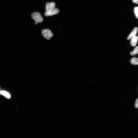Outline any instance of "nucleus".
<instances>
[{"label":"nucleus","mask_w":138,"mask_h":138,"mask_svg":"<svg viewBox=\"0 0 138 138\" xmlns=\"http://www.w3.org/2000/svg\"><path fill=\"white\" fill-rule=\"evenodd\" d=\"M138 54V46L135 48L134 50L131 51L130 53L132 56H134Z\"/></svg>","instance_id":"nucleus-9"},{"label":"nucleus","mask_w":138,"mask_h":138,"mask_svg":"<svg viewBox=\"0 0 138 138\" xmlns=\"http://www.w3.org/2000/svg\"><path fill=\"white\" fill-rule=\"evenodd\" d=\"M133 1L134 3L138 4V0H133Z\"/></svg>","instance_id":"nucleus-12"},{"label":"nucleus","mask_w":138,"mask_h":138,"mask_svg":"<svg viewBox=\"0 0 138 138\" xmlns=\"http://www.w3.org/2000/svg\"><path fill=\"white\" fill-rule=\"evenodd\" d=\"M59 12L58 9L55 8L52 10L46 11L45 13V15L46 16H52L58 14Z\"/></svg>","instance_id":"nucleus-3"},{"label":"nucleus","mask_w":138,"mask_h":138,"mask_svg":"<svg viewBox=\"0 0 138 138\" xmlns=\"http://www.w3.org/2000/svg\"><path fill=\"white\" fill-rule=\"evenodd\" d=\"M56 4L54 2H47L46 4V11L52 10L55 8Z\"/></svg>","instance_id":"nucleus-4"},{"label":"nucleus","mask_w":138,"mask_h":138,"mask_svg":"<svg viewBox=\"0 0 138 138\" xmlns=\"http://www.w3.org/2000/svg\"><path fill=\"white\" fill-rule=\"evenodd\" d=\"M138 29L137 27H136L133 29L131 34L129 35L127 38V40H130L135 37L136 36Z\"/></svg>","instance_id":"nucleus-5"},{"label":"nucleus","mask_w":138,"mask_h":138,"mask_svg":"<svg viewBox=\"0 0 138 138\" xmlns=\"http://www.w3.org/2000/svg\"><path fill=\"white\" fill-rule=\"evenodd\" d=\"M138 41V36H136L135 37L131 39L130 44L133 47H135L137 44Z\"/></svg>","instance_id":"nucleus-7"},{"label":"nucleus","mask_w":138,"mask_h":138,"mask_svg":"<svg viewBox=\"0 0 138 138\" xmlns=\"http://www.w3.org/2000/svg\"><path fill=\"white\" fill-rule=\"evenodd\" d=\"M32 18L35 21V25L39 23H42L43 21V18L41 14L39 12H35L31 14Z\"/></svg>","instance_id":"nucleus-1"},{"label":"nucleus","mask_w":138,"mask_h":138,"mask_svg":"<svg viewBox=\"0 0 138 138\" xmlns=\"http://www.w3.org/2000/svg\"><path fill=\"white\" fill-rule=\"evenodd\" d=\"M41 33L44 37L48 40H50L53 36L52 32L48 29L43 30Z\"/></svg>","instance_id":"nucleus-2"},{"label":"nucleus","mask_w":138,"mask_h":138,"mask_svg":"<svg viewBox=\"0 0 138 138\" xmlns=\"http://www.w3.org/2000/svg\"><path fill=\"white\" fill-rule=\"evenodd\" d=\"M131 63L133 65H138V58H133L131 60Z\"/></svg>","instance_id":"nucleus-8"},{"label":"nucleus","mask_w":138,"mask_h":138,"mask_svg":"<svg viewBox=\"0 0 138 138\" xmlns=\"http://www.w3.org/2000/svg\"><path fill=\"white\" fill-rule=\"evenodd\" d=\"M0 95H3L8 99L11 97V95L8 92L4 90H0Z\"/></svg>","instance_id":"nucleus-6"},{"label":"nucleus","mask_w":138,"mask_h":138,"mask_svg":"<svg viewBox=\"0 0 138 138\" xmlns=\"http://www.w3.org/2000/svg\"><path fill=\"white\" fill-rule=\"evenodd\" d=\"M135 107L136 108H138V98L136 101Z\"/></svg>","instance_id":"nucleus-11"},{"label":"nucleus","mask_w":138,"mask_h":138,"mask_svg":"<svg viewBox=\"0 0 138 138\" xmlns=\"http://www.w3.org/2000/svg\"><path fill=\"white\" fill-rule=\"evenodd\" d=\"M134 11L136 18L138 19V7H136L134 8Z\"/></svg>","instance_id":"nucleus-10"}]
</instances>
